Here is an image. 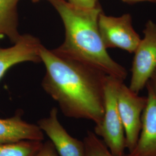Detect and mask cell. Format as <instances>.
Listing matches in <instances>:
<instances>
[{
  "instance_id": "6da1fadb",
  "label": "cell",
  "mask_w": 156,
  "mask_h": 156,
  "mask_svg": "<svg viewBox=\"0 0 156 156\" xmlns=\"http://www.w3.org/2000/svg\"><path fill=\"white\" fill-rule=\"evenodd\" d=\"M39 54L46 70L42 87L64 115L99 124L104 113L106 74L43 45Z\"/></svg>"
},
{
  "instance_id": "7a4b0ae2",
  "label": "cell",
  "mask_w": 156,
  "mask_h": 156,
  "mask_svg": "<svg viewBox=\"0 0 156 156\" xmlns=\"http://www.w3.org/2000/svg\"><path fill=\"white\" fill-rule=\"evenodd\" d=\"M48 1L58 13L66 30L64 42L54 49L56 53L124 81L127 75L126 69L109 55L101 37L100 5L84 8L66 0Z\"/></svg>"
},
{
  "instance_id": "3957f363",
  "label": "cell",
  "mask_w": 156,
  "mask_h": 156,
  "mask_svg": "<svg viewBox=\"0 0 156 156\" xmlns=\"http://www.w3.org/2000/svg\"><path fill=\"white\" fill-rule=\"evenodd\" d=\"M123 82L107 75L104 86V113L102 122L95 125L94 133L115 156H125L126 140L117 106V90Z\"/></svg>"
},
{
  "instance_id": "277c9868",
  "label": "cell",
  "mask_w": 156,
  "mask_h": 156,
  "mask_svg": "<svg viewBox=\"0 0 156 156\" xmlns=\"http://www.w3.org/2000/svg\"><path fill=\"white\" fill-rule=\"evenodd\" d=\"M144 37L134 51L129 88L139 94L146 86L156 67V23L149 20L144 30Z\"/></svg>"
},
{
  "instance_id": "5b68a950",
  "label": "cell",
  "mask_w": 156,
  "mask_h": 156,
  "mask_svg": "<svg viewBox=\"0 0 156 156\" xmlns=\"http://www.w3.org/2000/svg\"><path fill=\"white\" fill-rule=\"evenodd\" d=\"M117 101L129 152L134 149L140 136L147 97L139 96L122 82L117 90Z\"/></svg>"
},
{
  "instance_id": "8992f818",
  "label": "cell",
  "mask_w": 156,
  "mask_h": 156,
  "mask_svg": "<svg viewBox=\"0 0 156 156\" xmlns=\"http://www.w3.org/2000/svg\"><path fill=\"white\" fill-rule=\"evenodd\" d=\"M98 28L106 49L119 48L134 53L141 39L133 28L129 13L115 17L102 12L98 18Z\"/></svg>"
},
{
  "instance_id": "52a82bcc",
  "label": "cell",
  "mask_w": 156,
  "mask_h": 156,
  "mask_svg": "<svg viewBox=\"0 0 156 156\" xmlns=\"http://www.w3.org/2000/svg\"><path fill=\"white\" fill-rule=\"evenodd\" d=\"M39 128L46 134L60 156H84L83 141L72 136L60 122L58 110L54 107L47 117L37 122Z\"/></svg>"
},
{
  "instance_id": "ba28073f",
  "label": "cell",
  "mask_w": 156,
  "mask_h": 156,
  "mask_svg": "<svg viewBox=\"0 0 156 156\" xmlns=\"http://www.w3.org/2000/svg\"><path fill=\"white\" fill-rule=\"evenodd\" d=\"M146 87L147 102L140 136L134 149L125 156H156V95L148 84Z\"/></svg>"
},
{
  "instance_id": "9c48e42d",
  "label": "cell",
  "mask_w": 156,
  "mask_h": 156,
  "mask_svg": "<svg viewBox=\"0 0 156 156\" xmlns=\"http://www.w3.org/2000/svg\"><path fill=\"white\" fill-rule=\"evenodd\" d=\"M40 41L32 35L24 34L8 48H0V79L12 66L23 62H41Z\"/></svg>"
},
{
  "instance_id": "30bf717a",
  "label": "cell",
  "mask_w": 156,
  "mask_h": 156,
  "mask_svg": "<svg viewBox=\"0 0 156 156\" xmlns=\"http://www.w3.org/2000/svg\"><path fill=\"white\" fill-rule=\"evenodd\" d=\"M44 140V133L37 124L24 120L21 112L9 118L0 119V144Z\"/></svg>"
},
{
  "instance_id": "8fae6325",
  "label": "cell",
  "mask_w": 156,
  "mask_h": 156,
  "mask_svg": "<svg viewBox=\"0 0 156 156\" xmlns=\"http://www.w3.org/2000/svg\"><path fill=\"white\" fill-rule=\"evenodd\" d=\"M19 0H0V38L6 36L16 43L20 38L18 30L17 6Z\"/></svg>"
},
{
  "instance_id": "7c38bea8",
  "label": "cell",
  "mask_w": 156,
  "mask_h": 156,
  "mask_svg": "<svg viewBox=\"0 0 156 156\" xmlns=\"http://www.w3.org/2000/svg\"><path fill=\"white\" fill-rule=\"evenodd\" d=\"M42 144L38 140L0 144V156H35Z\"/></svg>"
},
{
  "instance_id": "4fadbf2b",
  "label": "cell",
  "mask_w": 156,
  "mask_h": 156,
  "mask_svg": "<svg viewBox=\"0 0 156 156\" xmlns=\"http://www.w3.org/2000/svg\"><path fill=\"white\" fill-rule=\"evenodd\" d=\"M84 156H115L94 133L88 131L84 138Z\"/></svg>"
},
{
  "instance_id": "5bb4252c",
  "label": "cell",
  "mask_w": 156,
  "mask_h": 156,
  "mask_svg": "<svg viewBox=\"0 0 156 156\" xmlns=\"http://www.w3.org/2000/svg\"><path fill=\"white\" fill-rule=\"evenodd\" d=\"M35 156H58V153L55 146L49 140L43 142Z\"/></svg>"
},
{
  "instance_id": "9a60e30c",
  "label": "cell",
  "mask_w": 156,
  "mask_h": 156,
  "mask_svg": "<svg viewBox=\"0 0 156 156\" xmlns=\"http://www.w3.org/2000/svg\"><path fill=\"white\" fill-rule=\"evenodd\" d=\"M67 1L73 5L84 8H93L100 5L98 0H68Z\"/></svg>"
},
{
  "instance_id": "2e32d148",
  "label": "cell",
  "mask_w": 156,
  "mask_h": 156,
  "mask_svg": "<svg viewBox=\"0 0 156 156\" xmlns=\"http://www.w3.org/2000/svg\"><path fill=\"white\" fill-rule=\"evenodd\" d=\"M147 84L151 87L153 93L156 95V67Z\"/></svg>"
},
{
  "instance_id": "e0dca14e",
  "label": "cell",
  "mask_w": 156,
  "mask_h": 156,
  "mask_svg": "<svg viewBox=\"0 0 156 156\" xmlns=\"http://www.w3.org/2000/svg\"><path fill=\"white\" fill-rule=\"evenodd\" d=\"M124 2L129 3V4H134L136 2H144V1H149L151 2H156V0H122Z\"/></svg>"
},
{
  "instance_id": "ac0fdd59",
  "label": "cell",
  "mask_w": 156,
  "mask_h": 156,
  "mask_svg": "<svg viewBox=\"0 0 156 156\" xmlns=\"http://www.w3.org/2000/svg\"><path fill=\"white\" fill-rule=\"evenodd\" d=\"M34 2H38L39 1H41V0H32Z\"/></svg>"
}]
</instances>
